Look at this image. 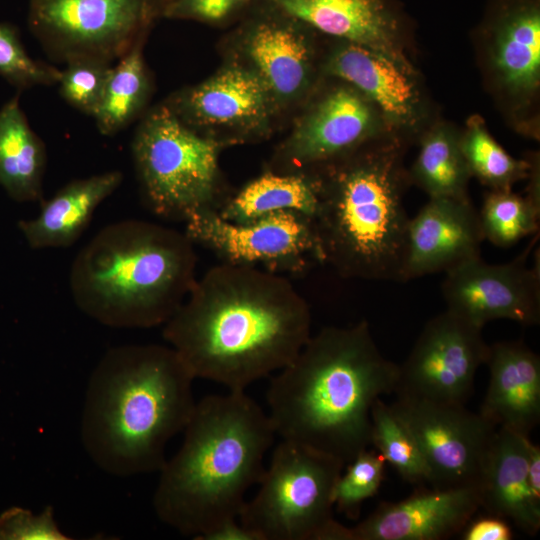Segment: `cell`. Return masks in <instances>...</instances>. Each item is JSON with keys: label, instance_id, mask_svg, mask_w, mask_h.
Masks as SVG:
<instances>
[{"label": "cell", "instance_id": "obj_5", "mask_svg": "<svg viewBox=\"0 0 540 540\" xmlns=\"http://www.w3.org/2000/svg\"><path fill=\"white\" fill-rule=\"evenodd\" d=\"M194 246L184 232L149 221L109 224L73 260V300L105 326L164 325L197 279Z\"/></svg>", "mask_w": 540, "mask_h": 540}, {"label": "cell", "instance_id": "obj_21", "mask_svg": "<svg viewBox=\"0 0 540 540\" xmlns=\"http://www.w3.org/2000/svg\"><path fill=\"white\" fill-rule=\"evenodd\" d=\"M341 43L326 60V73L357 89L391 122L413 124L420 99L412 68L373 49Z\"/></svg>", "mask_w": 540, "mask_h": 540}, {"label": "cell", "instance_id": "obj_35", "mask_svg": "<svg viewBox=\"0 0 540 540\" xmlns=\"http://www.w3.org/2000/svg\"><path fill=\"white\" fill-rule=\"evenodd\" d=\"M257 0H162L160 16L224 25L239 20Z\"/></svg>", "mask_w": 540, "mask_h": 540}, {"label": "cell", "instance_id": "obj_34", "mask_svg": "<svg viewBox=\"0 0 540 540\" xmlns=\"http://www.w3.org/2000/svg\"><path fill=\"white\" fill-rule=\"evenodd\" d=\"M0 76L18 89L57 84L60 70L32 59L24 49L17 30L0 23Z\"/></svg>", "mask_w": 540, "mask_h": 540}, {"label": "cell", "instance_id": "obj_27", "mask_svg": "<svg viewBox=\"0 0 540 540\" xmlns=\"http://www.w3.org/2000/svg\"><path fill=\"white\" fill-rule=\"evenodd\" d=\"M138 43L112 67L101 103L93 116L99 132L111 136L126 128L146 107L152 89L142 44Z\"/></svg>", "mask_w": 540, "mask_h": 540}, {"label": "cell", "instance_id": "obj_33", "mask_svg": "<svg viewBox=\"0 0 540 540\" xmlns=\"http://www.w3.org/2000/svg\"><path fill=\"white\" fill-rule=\"evenodd\" d=\"M384 458L368 449L360 452L341 473L333 490V503L347 517H358L362 503L374 496L382 482Z\"/></svg>", "mask_w": 540, "mask_h": 540}, {"label": "cell", "instance_id": "obj_19", "mask_svg": "<svg viewBox=\"0 0 540 540\" xmlns=\"http://www.w3.org/2000/svg\"><path fill=\"white\" fill-rule=\"evenodd\" d=\"M265 1L315 32L373 49L411 68L400 47V17L387 0Z\"/></svg>", "mask_w": 540, "mask_h": 540}, {"label": "cell", "instance_id": "obj_38", "mask_svg": "<svg viewBox=\"0 0 540 540\" xmlns=\"http://www.w3.org/2000/svg\"><path fill=\"white\" fill-rule=\"evenodd\" d=\"M524 443L529 483L535 497L540 499V447L529 436L524 438Z\"/></svg>", "mask_w": 540, "mask_h": 540}, {"label": "cell", "instance_id": "obj_10", "mask_svg": "<svg viewBox=\"0 0 540 540\" xmlns=\"http://www.w3.org/2000/svg\"><path fill=\"white\" fill-rule=\"evenodd\" d=\"M315 32L265 0H257L228 38L230 61L250 70L280 113L304 105L315 82Z\"/></svg>", "mask_w": 540, "mask_h": 540}, {"label": "cell", "instance_id": "obj_30", "mask_svg": "<svg viewBox=\"0 0 540 540\" xmlns=\"http://www.w3.org/2000/svg\"><path fill=\"white\" fill-rule=\"evenodd\" d=\"M371 444L400 476L414 484L429 483V472L412 434L381 398L371 409Z\"/></svg>", "mask_w": 540, "mask_h": 540}, {"label": "cell", "instance_id": "obj_13", "mask_svg": "<svg viewBox=\"0 0 540 540\" xmlns=\"http://www.w3.org/2000/svg\"><path fill=\"white\" fill-rule=\"evenodd\" d=\"M164 103L185 125L223 148L269 137L281 114L259 78L230 60Z\"/></svg>", "mask_w": 540, "mask_h": 540}, {"label": "cell", "instance_id": "obj_31", "mask_svg": "<svg viewBox=\"0 0 540 540\" xmlns=\"http://www.w3.org/2000/svg\"><path fill=\"white\" fill-rule=\"evenodd\" d=\"M484 240L508 248L539 232L540 209L512 190H492L478 212Z\"/></svg>", "mask_w": 540, "mask_h": 540}, {"label": "cell", "instance_id": "obj_8", "mask_svg": "<svg viewBox=\"0 0 540 540\" xmlns=\"http://www.w3.org/2000/svg\"><path fill=\"white\" fill-rule=\"evenodd\" d=\"M345 464L281 440L239 522L256 540H332L334 486Z\"/></svg>", "mask_w": 540, "mask_h": 540}, {"label": "cell", "instance_id": "obj_20", "mask_svg": "<svg viewBox=\"0 0 540 540\" xmlns=\"http://www.w3.org/2000/svg\"><path fill=\"white\" fill-rule=\"evenodd\" d=\"M489 385L479 414L495 427L529 436L540 421V357L521 341L489 345Z\"/></svg>", "mask_w": 540, "mask_h": 540}, {"label": "cell", "instance_id": "obj_1", "mask_svg": "<svg viewBox=\"0 0 540 540\" xmlns=\"http://www.w3.org/2000/svg\"><path fill=\"white\" fill-rule=\"evenodd\" d=\"M311 323L286 276L219 263L196 279L162 334L194 378L245 391L297 355Z\"/></svg>", "mask_w": 540, "mask_h": 540}, {"label": "cell", "instance_id": "obj_25", "mask_svg": "<svg viewBox=\"0 0 540 540\" xmlns=\"http://www.w3.org/2000/svg\"><path fill=\"white\" fill-rule=\"evenodd\" d=\"M319 202V178L314 170L277 172L266 169L230 194L217 211L225 220L246 223L289 211L313 220Z\"/></svg>", "mask_w": 540, "mask_h": 540}, {"label": "cell", "instance_id": "obj_23", "mask_svg": "<svg viewBox=\"0 0 540 540\" xmlns=\"http://www.w3.org/2000/svg\"><path fill=\"white\" fill-rule=\"evenodd\" d=\"M120 171L77 179L42 200L38 216L21 220L19 229L33 249L70 247L86 229L94 211L121 184Z\"/></svg>", "mask_w": 540, "mask_h": 540}, {"label": "cell", "instance_id": "obj_16", "mask_svg": "<svg viewBox=\"0 0 540 540\" xmlns=\"http://www.w3.org/2000/svg\"><path fill=\"white\" fill-rule=\"evenodd\" d=\"M538 234L513 260L489 264L481 256L445 272L441 291L447 310L483 329L493 320L507 319L524 326L540 322V261L528 258Z\"/></svg>", "mask_w": 540, "mask_h": 540}, {"label": "cell", "instance_id": "obj_14", "mask_svg": "<svg viewBox=\"0 0 540 540\" xmlns=\"http://www.w3.org/2000/svg\"><path fill=\"white\" fill-rule=\"evenodd\" d=\"M304 105L266 169L311 170L372 143L379 132L380 112L362 93L343 81L312 100L308 98Z\"/></svg>", "mask_w": 540, "mask_h": 540}, {"label": "cell", "instance_id": "obj_17", "mask_svg": "<svg viewBox=\"0 0 540 540\" xmlns=\"http://www.w3.org/2000/svg\"><path fill=\"white\" fill-rule=\"evenodd\" d=\"M481 508L478 487L419 489L381 503L355 526L339 524L335 540H443L464 530Z\"/></svg>", "mask_w": 540, "mask_h": 540}, {"label": "cell", "instance_id": "obj_28", "mask_svg": "<svg viewBox=\"0 0 540 540\" xmlns=\"http://www.w3.org/2000/svg\"><path fill=\"white\" fill-rule=\"evenodd\" d=\"M470 176L459 138L450 130L439 127L422 138L411 177L430 198L468 197Z\"/></svg>", "mask_w": 540, "mask_h": 540}, {"label": "cell", "instance_id": "obj_11", "mask_svg": "<svg viewBox=\"0 0 540 540\" xmlns=\"http://www.w3.org/2000/svg\"><path fill=\"white\" fill-rule=\"evenodd\" d=\"M194 245L212 252L220 263L259 268L271 273L302 274L321 263L313 220L296 212H277L246 222L223 219L205 210L185 222Z\"/></svg>", "mask_w": 540, "mask_h": 540}, {"label": "cell", "instance_id": "obj_22", "mask_svg": "<svg viewBox=\"0 0 540 540\" xmlns=\"http://www.w3.org/2000/svg\"><path fill=\"white\" fill-rule=\"evenodd\" d=\"M525 437L504 427L496 429L479 492L481 508L489 515L512 521L526 534L535 535L540 529V499L528 479Z\"/></svg>", "mask_w": 540, "mask_h": 540}, {"label": "cell", "instance_id": "obj_7", "mask_svg": "<svg viewBox=\"0 0 540 540\" xmlns=\"http://www.w3.org/2000/svg\"><path fill=\"white\" fill-rule=\"evenodd\" d=\"M224 148L185 125L163 102L142 118L132 155L143 200L154 215L185 222L218 211L229 197L219 166Z\"/></svg>", "mask_w": 540, "mask_h": 540}, {"label": "cell", "instance_id": "obj_36", "mask_svg": "<svg viewBox=\"0 0 540 540\" xmlns=\"http://www.w3.org/2000/svg\"><path fill=\"white\" fill-rule=\"evenodd\" d=\"M58 527L54 509L46 506L39 514L13 506L0 513V540H69Z\"/></svg>", "mask_w": 540, "mask_h": 540}, {"label": "cell", "instance_id": "obj_32", "mask_svg": "<svg viewBox=\"0 0 540 540\" xmlns=\"http://www.w3.org/2000/svg\"><path fill=\"white\" fill-rule=\"evenodd\" d=\"M66 64L57 82L60 95L71 106L93 117L101 103L112 70L111 63L82 57Z\"/></svg>", "mask_w": 540, "mask_h": 540}, {"label": "cell", "instance_id": "obj_26", "mask_svg": "<svg viewBox=\"0 0 540 540\" xmlns=\"http://www.w3.org/2000/svg\"><path fill=\"white\" fill-rule=\"evenodd\" d=\"M18 99L16 95L0 109V185L16 201H42L45 146Z\"/></svg>", "mask_w": 540, "mask_h": 540}, {"label": "cell", "instance_id": "obj_4", "mask_svg": "<svg viewBox=\"0 0 540 540\" xmlns=\"http://www.w3.org/2000/svg\"><path fill=\"white\" fill-rule=\"evenodd\" d=\"M183 432L181 447L159 471L153 507L163 523L205 540L238 519L276 434L268 414L244 391L196 402Z\"/></svg>", "mask_w": 540, "mask_h": 540}, {"label": "cell", "instance_id": "obj_29", "mask_svg": "<svg viewBox=\"0 0 540 540\" xmlns=\"http://www.w3.org/2000/svg\"><path fill=\"white\" fill-rule=\"evenodd\" d=\"M459 143L470 175L492 190H511L528 177L530 162L510 156L479 120H471Z\"/></svg>", "mask_w": 540, "mask_h": 540}, {"label": "cell", "instance_id": "obj_12", "mask_svg": "<svg viewBox=\"0 0 540 540\" xmlns=\"http://www.w3.org/2000/svg\"><path fill=\"white\" fill-rule=\"evenodd\" d=\"M390 406L416 441L433 488H479L493 424L465 404L397 395Z\"/></svg>", "mask_w": 540, "mask_h": 540}, {"label": "cell", "instance_id": "obj_9", "mask_svg": "<svg viewBox=\"0 0 540 540\" xmlns=\"http://www.w3.org/2000/svg\"><path fill=\"white\" fill-rule=\"evenodd\" d=\"M162 0H29L28 25L46 52L67 63L112 62L144 42Z\"/></svg>", "mask_w": 540, "mask_h": 540}, {"label": "cell", "instance_id": "obj_24", "mask_svg": "<svg viewBox=\"0 0 540 540\" xmlns=\"http://www.w3.org/2000/svg\"><path fill=\"white\" fill-rule=\"evenodd\" d=\"M494 64L513 92L528 93L540 81V8L537 0H508L495 25Z\"/></svg>", "mask_w": 540, "mask_h": 540}, {"label": "cell", "instance_id": "obj_2", "mask_svg": "<svg viewBox=\"0 0 540 540\" xmlns=\"http://www.w3.org/2000/svg\"><path fill=\"white\" fill-rule=\"evenodd\" d=\"M271 378L268 416L281 440L346 466L371 445V409L394 393L399 365L380 352L367 321L310 336Z\"/></svg>", "mask_w": 540, "mask_h": 540}, {"label": "cell", "instance_id": "obj_6", "mask_svg": "<svg viewBox=\"0 0 540 540\" xmlns=\"http://www.w3.org/2000/svg\"><path fill=\"white\" fill-rule=\"evenodd\" d=\"M311 170L319 178L313 223L321 264L343 278L402 282L410 217L400 147L372 142Z\"/></svg>", "mask_w": 540, "mask_h": 540}, {"label": "cell", "instance_id": "obj_3", "mask_svg": "<svg viewBox=\"0 0 540 540\" xmlns=\"http://www.w3.org/2000/svg\"><path fill=\"white\" fill-rule=\"evenodd\" d=\"M194 379L172 347L109 349L84 397L80 435L87 455L113 476L159 472L167 443L184 430L195 408Z\"/></svg>", "mask_w": 540, "mask_h": 540}, {"label": "cell", "instance_id": "obj_18", "mask_svg": "<svg viewBox=\"0 0 540 540\" xmlns=\"http://www.w3.org/2000/svg\"><path fill=\"white\" fill-rule=\"evenodd\" d=\"M479 215L468 197H438L410 218L402 282L481 256Z\"/></svg>", "mask_w": 540, "mask_h": 540}, {"label": "cell", "instance_id": "obj_37", "mask_svg": "<svg viewBox=\"0 0 540 540\" xmlns=\"http://www.w3.org/2000/svg\"><path fill=\"white\" fill-rule=\"evenodd\" d=\"M464 529L462 537L464 540H510L513 538L508 522L494 515L471 520Z\"/></svg>", "mask_w": 540, "mask_h": 540}, {"label": "cell", "instance_id": "obj_39", "mask_svg": "<svg viewBox=\"0 0 540 540\" xmlns=\"http://www.w3.org/2000/svg\"><path fill=\"white\" fill-rule=\"evenodd\" d=\"M205 540H256V538L237 519L219 526Z\"/></svg>", "mask_w": 540, "mask_h": 540}, {"label": "cell", "instance_id": "obj_15", "mask_svg": "<svg viewBox=\"0 0 540 540\" xmlns=\"http://www.w3.org/2000/svg\"><path fill=\"white\" fill-rule=\"evenodd\" d=\"M489 345L482 328L445 310L430 319L399 365L396 395L465 404Z\"/></svg>", "mask_w": 540, "mask_h": 540}]
</instances>
